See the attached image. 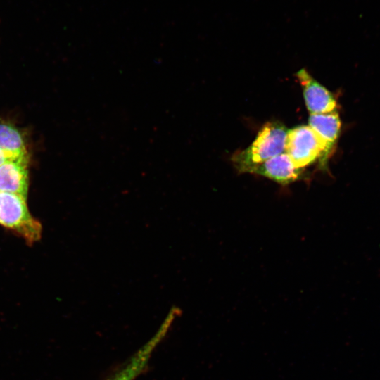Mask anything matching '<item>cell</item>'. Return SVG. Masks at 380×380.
Segmentation results:
<instances>
[{
    "instance_id": "1",
    "label": "cell",
    "mask_w": 380,
    "mask_h": 380,
    "mask_svg": "<svg viewBox=\"0 0 380 380\" xmlns=\"http://www.w3.org/2000/svg\"><path fill=\"white\" fill-rule=\"evenodd\" d=\"M288 129L280 122H267L258 132L253 142L236 153L232 163L240 172L285 151Z\"/></svg>"
},
{
    "instance_id": "10",
    "label": "cell",
    "mask_w": 380,
    "mask_h": 380,
    "mask_svg": "<svg viewBox=\"0 0 380 380\" xmlns=\"http://www.w3.org/2000/svg\"><path fill=\"white\" fill-rule=\"evenodd\" d=\"M10 159H14V158L0 149V165L7 160Z\"/></svg>"
},
{
    "instance_id": "4",
    "label": "cell",
    "mask_w": 380,
    "mask_h": 380,
    "mask_svg": "<svg viewBox=\"0 0 380 380\" xmlns=\"http://www.w3.org/2000/svg\"><path fill=\"white\" fill-rule=\"evenodd\" d=\"M170 327L169 322L163 321L155 334L107 380H135L145 370L153 351Z\"/></svg>"
},
{
    "instance_id": "8",
    "label": "cell",
    "mask_w": 380,
    "mask_h": 380,
    "mask_svg": "<svg viewBox=\"0 0 380 380\" xmlns=\"http://www.w3.org/2000/svg\"><path fill=\"white\" fill-rule=\"evenodd\" d=\"M308 125L326 144L330 152L340 132L341 120L338 114L334 110L310 115Z\"/></svg>"
},
{
    "instance_id": "2",
    "label": "cell",
    "mask_w": 380,
    "mask_h": 380,
    "mask_svg": "<svg viewBox=\"0 0 380 380\" xmlns=\"http://www.w3.org/2000/svg\"><path fill=\"white\" fill-rule=\"evenodd\" d=\"M26 201L21 195L0 191V224L32 243L40 239L42 226L31 215Z\"/></svg>"
},
{
    "instance_id": "5",
    "label": "cell",
    "mask_w": 380,
    "mask_h": 380,
    "mask_svg": "<svg viewBox=\"0 0 380 380\" xmlns=\"http://www.w3.org/2000/svg\"><path fill=\"white\" fill-rule=\"evenodd\" d=\"M296 76L303 87V96L310 115L334 111L336 101L331 93L315 80L305 69H301Z\"/></svg>"
},
{
    "instance_id": "3",
    "label": "cell",
    "mask_w": 380,
    "mask_h": 380,
    "mask_svg": "<svg viewBox=\"0 0 380 380\" xmlns=\"http://www.w3.org/2000/svg\"><path fill=\"white\" fill-rule=\"evenodd\" d=\"M285 152L300 169L312 165L317 160L324 162L329 153L326 144L309 125L288 130Z\"/></svg>"
},
{
    "instance_id": "9",
    "label": "cell",
    "mask_w": 380,
    "mask_h": 380,
    "mask_svg": "<svg viewBox=\"0 0 380 380\" xmlns=\"http://www.w3.org/2000/svg\"><path fill=\"white\" fill-rule=\"evenodd\" d=\"M0 149L14 158L28 156L21 132L11 124L0 123Z\"/></svg>"
},
{
    "instance_id": "6",
    "label": "cell",
    "mask_w": 380,
    "mask_h": 380,
    "mask_svg": "<svg viewBox=\"0 0 380 380\" xmlns=\"http://www.w3.org/2000/svg\"><path fill=\"white\" fill-rule=\"evenodd\" d=\"M303 169L296 167L284 151L265 162L249 168L246 172L269 178L281 185H286L301 177Z\"/></svg>"
},
{
    "instance_id": "7",
    "label": "cell",
    "mask_w": 380,
    "mask_h": 380,
    "mask_svg": "<svg viewBox=\"0 0 380 380\" xmlns=\"http://www.w3.org/2000/svg\"><path fill=\"white\" fill-rule=\"evenodd\" d=\"M28 156L10 159L0 165V191L21 195L28 191Z\"/></svg>"
}]
</instances>
